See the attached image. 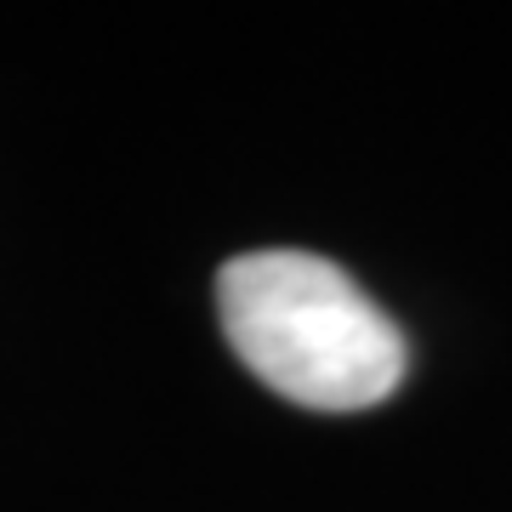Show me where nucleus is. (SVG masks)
<instances>
[{
  "label": "nucleus",
  "instance_id": "1",
  "mask_svg": "<svg viewBox=\"0 0 512 512\" xmlns=\"http://www.w3.org/2000/svg\"><path fill=\"white\" fill-rule=\"evenodd\" d=\"M217 319L239 365L302 410H370L410 370L404 330L359 279L313 251L234 256L217 274Z\"/></svg>",
  "mask_w": 512,
  "mask_h": 512
}]
</instances>
